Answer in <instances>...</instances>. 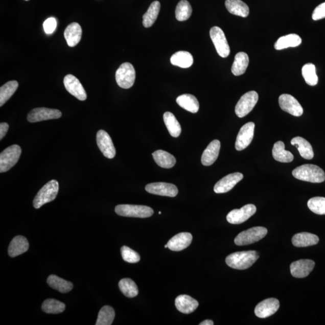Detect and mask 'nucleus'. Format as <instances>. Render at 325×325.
Wrapping results in <instances>:
<instances>
[{"label": "nucleus", "instance_id": "f257e3e1", "mask_svg": "<svg viewBox=\"0 0 325 325\" xmlns=\"http://www.w3.org/2000/svg\"><path fill=\"white\" fill-rule=\"evenodd\" d=\"M259 258V253L256 250H248L231 253L226 257L225 262L233 269L245 270L251 267Z\"/></svg>", "mask_w": 325, "mask_h": 325}, {"label": "nucleus", "instance_id": "f03ea898", "mask_svg": "<svg viewBox=\"0 0 325 325\" xmlns=\"http://www.w3.org/2000/svg\"><path fill=\"white\" fill-rule=\"evenodd\" d=\"M294 178L299 180L320 183L325 180V174L322 169L314 165H304L294 169L292 172Z\"/></svg>", "mask_w": 325, "mask_h": 325}, {"label": "nucleus", "instance_id": "7ed1b4c3", "mask_svg": "<svg viewBox=\"0 0 325 325\" xmlns=\"http://www.w3.org/2000/svg\"><path fill=\"white\" fill-rule=\"evenodd\" d=\"M59 189V182L56 180L50 181L38 192L33 200V206L38 209L44 204L56 199Z\"/></svg>", "mask_w": 325, "mask_h": 325}, {"label": "nucleus", "instance_id": "20e7f679", "mask_svg": "<svg viewBox=\"0 0 325 325\" xmlns=\"http://www.w3.org/2000/svg\"><path fill=\"white\" fill-rule=\"evenodd\" d=\"M115 212L121 216L130 218H147L154 214V211L150 206L129 204L118 205Z\"/></svg>", "mask_w": 325, "mask_h": 325}, {"label": "nucleus", "instance_id": "39448f33", "mask_svg": "<svg viewBox=\"0 0 325 325\" xmlns=\"http://www.w3.org/2000/svg\"><path fill=\"white\" fill-rule=\"evenodd\" d=\"M21 148L18 145L5 149L0 154V172L3 173L14 167L21 156Z\"/></svg>", "mask_w": 325, "mask_h": 325}, {"label": "nucleus", "instance_id": "423d86ee", "mask_svg": "<svg viewBox=\"0 0 325 325\" xmlns=\"http://www.w3.org/2000/svg\"><path fill=\"white\" fill-rule=\"evenodd\" d=\"M267 229L262 226H256L240 233L236 237L235 243L238 246H245L262 240L267 235Z\"/></svg>", "mask_w": 325, "mask_h": 325}, {"label": "nucleus", "instance_id": "0eeeda50", "mask_svg": "<svg viewBox=\"0 0 325 325\" xmlns=\"http://www.w3.org/2000/svg\"><path fill=\"white\" fill-rule=\"evenodd\" d=\"M115 77L118 86L123 89H129L133 86L135 79L134 66L128 62L122 64L117 71Z\"/></svg>", "mask_w": 325, "mask_h": 325}, {"label": "nucleus", "instance_id": "6e6552de", "mask_svg": "<svg viewBox=\"0 0 325 325\" xmlns=\"http://www.w3.org/2000/svg\"><path fill=\"white\" fill-rule=\"evenodd\" d=\"M258 100L259 95L256 91H250L244 94L235 108L237 116L240 118L246 117L253 110Z\"/></svg>", "mask_w": 325, "mask_h": 325}, {"label": "nucleus", "instance_id": "1a4fd4ad", "mask_svg": "<svg viewBox=\"0 0 325 325\" xmlns=\"http://www.w3.org/2000/svg\"><path fill=\"white\" fill-rule=\"evenodd\" d=\"M210 35L219 55L223 58L227 57L229 55L230 48L223 30L219 27H213L210 32Z\"/></svg>", "mask_w": 325, "mask_h": 325}, {"label": "nucleus", "instance_id": "9d476101", "mask_svg": "<svg viewBox=\"0 0 325 325\" xmlns=\"http://www.w3.org/2000/svg\"><path fill=\"white\" fill-rule=\"evenodd\" d=\"M61 117L62 113L59 110L40 107L34 108L30 111L27 116V120L30 123H34L43 121L59 119Z\"/></svg>", "mask_w": 325, "mask_h": 325}, {"label": "nucleus", "instance_id": "9b49d317", "mask_svg": "<svg viewBox=\"0 0 325 325\" xmlns=\"http://www.w3.org/2000/svg\"><path fill=\"white\" fill-rule=\"evenodd\" d=\"M256 211L257 208L254 205L247 204L241 208L230 212L226 216V220L231 224H240L254 215Z\"/></svg>", "mask_w": 325, "mask_h": 325}, {"label": "nucleus", "instance_id": "f8f14e48", "mask_svg": "<svg viewBox=\"0 0 325 325\" xmlns=\"http://www.w3.org/2000/svg\"><path fill=\"white\" fill-rule=\"evenodd\" d=\"M255 124L250 122L243 125L240 128L237 140L235 147L238 151H242L248 147L254 135Z\"/></svg>", "mask_w": 325, "mask_h": 325}, {"label": "nucleus", "instance_id": "ddd939ff", "mask_svg": "<svg viewBox=\"0 0 325 325\" xmlns=\"http://www.w3.org/2000/svg\"><path fill=\"white\" fill-rule=\"evenodd\" d=\"M280 106L282 109L294 117L302 116L304 110L295 98L289 94H283L279 97Z\"/></svg>", "mask_w": 325, "mask_h": 325}, {"label": "nucleus", "instance_id": "4468645a", "mask_svg": "<svg viewBox=\"0 0 325 325\" xmlns=\"http://www.w3.org/2000/svg\"><path fill=\"white\" fill-rule=\"evenodd\" d=\"M145 190L150 194L175 197L178 195V190L177 186L167 182H153L148 184L145 187Z\"/></svg>", "mask_w": 325, "mask_h": 325}, {"label": "nucleus", "instance_id": "2eb2a0df", "mask_svg": "<svg viewBox=\"0 0 325 325\" xmlns=\"http://www.w3.org/2000/svg\"><path fill=\"white\" fill-rule=\"evenodd\" d=\"M97 142L98 148L105 157L113 158L116 155V150L111 138L106 131L101 130L97 134Z\"/></svg>", "mask_w": 325, "mask_h": 325}, {"label": "nucleus", "instance_id": "dca6fc26", "mask_svg": "<svg viewBox=\"0 0 325 325\" xmlns=\"http://www.w3.org/2000/svg\"><path fill=\"white\" fill-rule=\"evenodd\" d=\"M64 85L67 92L80 101L86 100L87 94L82 84L77 78L71 74H68L64 78Z\"/></svg>", "mask_w": 325, "mask_h": 325}, {"label": "nucleus", "instance_id": "f3484780", "mask_svg": "<svg viewBox=\"0 0 325 325\" xmlns=\"http://www.w3.org/2000/svg\"><path fill=\"white\" fill-rule=\"evenodd\" d=\"M280 308L279 300L275 298H269L260 303L256 307L254 312L259 318H267L275 314Z\"/></svg>", "mask_w": 325, "mask_h": 325}, {"label": "nucleus", "instance_id": "a211bd4d", "mask_svg": "<svg viewBox=\"0 0 325 325\" xmlns=\"http://www.w3.org/2000/svg\"><path fill=\"white\" fill-rule=\"evenodd\" d=\"M243 175L236 172L225 176L215 184L214 191L216 194H224L231 191L235 186L242 180Z\"/></svg>", "mask_w": 325, "mask_h": 325}, {"label": "nucleus", "instance_id": "6ab92c4d", "mask_svg": "<svg viewBox=\"0 0 325 325\" xmlns=\"http://www.w3.org/2000/svg\"><path fill=\"white\" fill-rule=\"evenodd\" d=\"M315 266L313 260L304 259L296 261L291 264L290 272L293 277L303 278L309 275Z\"/></svg>", "mask_w": 325, "mask_h": 325}, {"label": "nucleus", "instance_id": "aec40b11", "mask_svg": "<svg viewBox=\"0 0 325 325\" xmlns=\"http://www.w3.org/2000/svg\"><path fill=\"white\" fill-rule=\"evenodd\" d=\"M192 235L189 233H181L168 242V248L173 251H181L189 247L192 241Z\"/></svg>", "mask_w": 325, "mask_h": 325}, {"label": "nucleus", "instance_id": "412c9836", "mask_svg": "<svg viewBox=\"0 0 325 325\" xmlns=\"http://www.w3.org/2000/svg\"><path fill=\"white\" fill-rule=\"evenodd\" d=\"M199 303L191 296L181 294L175 299V307L182 313L191 314L197 309Z\"/></svg>", "mask_w": 325, "mask_h": 325}, {"label": "nucleus", "instance_id": "4be33fe9", "mask_svg": "<svg viewBox=\"0 0 325 325\" xmlns=\"http://www.w3.org/2000/svg\"><path fill=\"white\" fill-rule=\"evenodd\" d=\"M221 142L218 140L213 141L203 152L201 157L202 164L208 167L214 164L219 156Z\"/></svg>", "mask_w": 325, "mask_h": 325}, {"label": "nucleus", "instance_id": "5701e85b", "mask_svg": "<svg viewBox=\"0 0 325 325\" xmlns=\"http://www.w3.org/2000/svg\"><path fill=\"white\" fill-rule=\"evenodd\" d=\"M29 248V243L28 240L25 237L18 236L15 237L10 243L8 253L10 257H15L28 250Z\"/></svg>", "mask_w": 325, "mask_h": 325}, {"label": "nucleus", "instance_id": "b1692460", "mask_svg": "<svg viewBox=\"0 0 325 325\" xmlns=\"http://www.w3.org/2000/svg\"><path fill=\"white\" fill-rule=\"evenodd\" d=\"M64 36L68 46L75 47L80 41L82 36V29L79 24L73 22L66 27Z\"/></svg>", "mask_w": 325, "mask_h": 325}, {"label": "nucleus", "instance_id": "393cba45", "mask_svg": "<svg viewBox=\"0 0 325 325\" xmlns=\"http://www.w3.org/2000/svg\"><path fill=\"white\" fill-rule=\"evenodd\" d=\"M292 243L298 248L316 245L319 242V239L316 235L309 233H300L296 234L293 237Z\"/></svg>", "mask_w": 325, "mask_h": 325}, {"label": "nucleus", "instance_id": "a878e982", "mask_svg": "<svg viewBox=\"0 0 325 325\" xmlns=\"http://www.w3.org/2000/svg\"><path fill=\"white\" fill-rule=\"evenodd\" d=\"M225 6L228 11L233 15L243 18L249 15V7L242 0H226Z\"/></svg>", "mask_w": 325, "mask_h": 325}, {"label": "nucleus", "instance_id": "bb28decb", "mask_svg": "<svg viewBox=\"0 0 325 325\" xmlns=\"http://www.w3.org/2000/svg\"><path fill=\"white\" fill-rule=\"evenodd\" d=\"M291 144L297 147L301 157L304 158L311 160L314 157L313 147L305 138L301 137H294L291 141Z\"/></svg>", "mask_w": 325, "mask_h": 325}, {"label": "nucleus", "instance_id": "cd10ccee", "mask_svg": "<svg viewBox=\"0 0 325 325\" xmlns=\"http://www.w3.org/2000/svg\"><path fill=\"white\" fill-rule=\"evenodd\" d=\"M177 104L184 109L192 113H197L199 104L197 98L191 94H183L177 98Z\"/></svg>", "mask_w": 325, "mask_h": 325}, {"label": "nucleus", "instance_id": "c85d7f7f", "mask_svg": "<svg viewBox=\"0 0 325 325\" xmlns=\"http://www.w3.org/2000/svg\"><path fill=\"white\" fill-rule=\"evenodd\" d=\"M152 157L159 167L163 168H173L176 164V159L174 155L164 150L155 151L152 153Z\"/></svg>", "mask_w": 325, "mask_h": 325}, {"label": "nucleus", "instance_id": "c756f323", "mask_svg": "<svg viewBox=\"0 0 325 325\" xmlns=\"http://www.w3.org/2000/svg\"><path fill=\"white\" fill-rule=\"evenodd\" d=\"M249 62L248 54L244 52L237 54L231 67L232 73L234 75L236 76L243 75L246 72Z\"/></svg>", "mask_w": 325, "mask_h": 325}, {"label": "nucleus", "instance_id": "7c9ffc66", "mask_svg": "<svg viewBox=\"0 0 325 325\" xmlns=\"http://www.w3.org/2000/svg\"><path fill=\"white\" fill-rule=\"evenodd\" d=\"M273 157L275 160L282 163H290L293 160V155L285 150V145L282 141L276 142L272 150Z\"/></svg>", "mask_w": 325, "mask_h": 325}, {"label": "nucleus", "instance_id": "2f4dec72", "mask_svg": "<svg viewBox=\"0 0 325 325\" xmlns=\"http://www.w3.org/2000/svg\"><path fill=\"white\" fill-rule=\"evenodd\" d=\"M302 43V39L296 34H290L281 37L275 43V49L276 50H282L289 48V47H296Z\"/></svg>", "mask_w": 325, "mask_h": 325}, {"label": "nucleus", "instance_id": "473e14b6", "mask_svg": "<svg viewBox=\"0 0 325 325\" xmlns=\"http://www.w3.org/2000/svg\"><path fill=\"white\" fill-rule=\"evenodd\" d=\"M172 65L182 68H188L194 63V58L192 54L184 51H180L173 54L171 57Z\"/></svg>", "mask_w": 325, "mask_h": 325}, {"label": "nucleus", "instance_id": "72a5a7b5", "mask_svg": "<svg viewBox=\"0 0 325 325\" xmlns=\"http://www.w3.org/2000/svg\"><path fill=\"white\" fill-rule=\"evenodd\" d=\"M47 283L53 289L62 293H66L73 289V284L55 275H51L47 279Z\"/></svg>", "mask_w": 325, "mask_h": 325}, {"label": "nucleus", "instance_id": "f704fd0d", "mask_svg": "<svg viewBox=\"0 0 325 325\" xmlns=\"http://www.w3.org/2000/svg\"><path fill=\"white\" fill-rule=\"evenodd\" d=\"M164 120L169 134L174 137H179L181 133V127L174 114L168 111L165 113Z\"/></svg>", "mask_w": 325, "mask_h": 325}, {"label": "nucleus", "instance_id": "c9c22d12", "mask_svg": "<svg viewBox=\"0 0 325 325\" xmlns=\"http://www.w3.org/2000/svg\"><path fill=\"white\" fill-rule=\"evenodd\" d=\"M160 10V2L155 1L151 3L147 12L143 16V25L145 27L149 28L154 25L157 19Z\"/></svg>", "mask_w": 325, "mask_h": 325}, {"label": "nucleus", "instance_id": "e433bc0d", "mask_svg": "<svg viewBox=\"0 0 325 325\" xmlns=\"http://www.w3.org/2000/svg\"><path fill=\"white\" fill-rule=\"evenodd\" d=\"M18 87L16 81H11L0 88V106L2 107L12 97Z\"/></svg>", "mask_w": 325, "mask_h": 325}, {"label": "nucleus", "instance_id": "4c0bfd02", "mask_svg": "<svg viewBox=\"0 0 325 325\" xmlns=\"http://www.w3.org/2000/svg\"><path fill=\"white\" fill-rule=\"evenodd\" d=\"M66 308L65 304L60 301L48 299L44 301L42 306L43 312L47 314H59L63 313Z\"/></svg>", "mask_w": 325, "mask_h": 325}, {"label": "nucleus", "instance_id": "58836bf2", "mask_svg": "<svg viewBox=\"0 0 325 325\" xmlns=\"http://www.w3.org/2000/svg\"><path fill=\"white\" fill-rule=\"evenodd\" d=\"M115 317L114 310L112 307L104 306L98 313L96 325H110L112 324Z\"/></svg>", "mask_w": 325, "mask_h": 325}, {"label": "nucleus", "instance_id": "ea45409f", "mask_svg": "<svg viewBox=\"0 0 325 325\" xmlns=\"http://www.w3.org/2000/svg\"><path fill=\"white\" fill-rule=\"evenodd\" d=\"M119 287L122 293L127 297H134L138 293L136 284L130 278L122 279L119 283Z\"/></svg>", "mask_w": 325, "mask_h": 325}, {"label": "nucleus", "instance_id": "a19ab883", "mask_svg": "<svg viewBox=\"0 0 325 325\" xmlns=\"http://www.w3.org/2000/svg\"><path fill=\"white\" fill-rule=\"evenodd\" d=\"M192 8L187 0H181L178 3L175 10L176 18L179 21H184L191 17Z\"/></svg>", "mask_w": 325, "mask_h": 325}, {"label": "nucleus", "instance_id": "79ce46f5", "mask_svg": "<svg viewBox=\"0 0 325 325\" xmlns=\"http://www.w3.org/2000/svg\"><path fill=\"white\" fill-rule=\"evenodd\" d=\"M302 74L307 84L311 86L318 83L316 66L313 63H307L303 67Z\"/></svg>", "mask_w": 325, "mask_h": 325}, {"label": "nucleus", "instance_id": "37998d69", "mask_svg": "<svg viewBox=\"0 0 325 325\" xmlns=\"http://www.w3.org/2000/svg\"><path fill=\"white\" fill-rule=\"evenodd\" d=\"M311 212L319 215H325V198L314 197L311 198L307 203Z\"/></svg>", "mask_w": 325, "mask_h": 325}, {"label": "nucleus", "instance_id": "c03bdc74", "mask_svg": "<svg viewBox=\"0 0 325 325\" xmlns=\"http://www.w3.org/2000/svg\"><path fill=\"white\" fill-rule=\"evenodd\" d=\"M122 257L125 262L129 263H136L140 262L141 257L138 253L129 247L124 246L121 249Z\"/></svg>", "mask_w": 325, "mask_h": 325}, {"label": "nucleus", "instance_id": "a18cd8bd", "mask_svg": "<svg viewBox=\"0 0 325 325\" xmlns=\"http://www.w3.org/2000/svg\"><path fill=\"white\" fill-rule=\"evenodd\" d=\"M312 18L314 21L325 18V2L317 6L314 10Z\"/></svg>", "mask_w": 325, "mask_h": 325}, {"label": "nucleus", "instance_id": "49530a36", "mask_svg": "<svg viewBox=\"0 0 325 325\" xmlns=\"http://www.w3.org/2000/svg\"><path fill=\"white\" fill-rule=\"evenodd\" d=\"M43 29L47 34H52L56 30L57 22L55 18H50L43 22Z\"/></svg>", "mask_w": 325, "mask_h": 325}, {"label": "nucleus", "instance_id": "de8ad7c7", "mask_svg": "<svg viewBox=\"0 0 325 325\" xmlns=\"http://www.w3.org/2000/svg\"><path fill=\"white\" fill-rule=\"evenodd\" d=\"M9 130V125L3 123L0 124V140H2Z\"/></svg>", "mask_w": 325, "mask_h": 325}, {"label": "nucleus", "instance_id": "09e8293b", "mask_svg": "<svg viewBox=\"0 0 325 325\" xmlns=\"http://www.w3.org/2000/svg\"><path fill=\"white\" fill-rule=\"evenodd\" d=\"M214 323L211 320H205L204 321H202L201 323H199V325H213Z\"/></svg>", "mask_w": 325, "mask_h": 325}, {"label": "nucleus", "instance_id": "8fccbe9b", "mask_svg": "<svg viewBox=\"0 0 325 325\" xmlns=\"http://www.w3.org/2000/svg\"><path fill=\"white\" fill-rule=\"evenodd\" d=\"M165 248H168V245H166L165 246Z\"/></svg>", "mask_w": 325, "mask_h": 325}, {"label": "nucleus", "instance_id": "3c124183", "mask_svg": "<svg viewBox=\"0 0 325 325\" xmlns=\"http://www.w3.org/2000/svg\"><path fill=\"white\" fill-rule=\"evenodd\" d=\"M158 214H159V215H161V212H158Z\"/></svg>", "mask_w": 325, "mask_h": 325}, {"label": "nucleus", "instance_id": "603ef678", "mask_svg": "<svg viewBox=\"0 0 325 325\" xmlns=\"http://www.w3.org/2000/svg\"><path fill=\"white\" fill-rule=\"evenodd\" d=\"M25 1H29V0H25Z\"/></svg>", "mask_w": 325, "mask_h": 325}]
</instances>
